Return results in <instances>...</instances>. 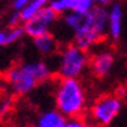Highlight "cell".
Segmentation results:
<instances>
[{
	"label": "cell",
	"mask_w": 127,
	"mask_h": 127,
	"mask_svg": "<svg viewBox=\"0 0 127 127\" xmlns=\"http://www.w3.org/2000/svg\"><path fill=\"white\" fill-rule=\"evenodd\" d=\"M110 1L101 0L88 14L67 13L59 18V23L68 31L73 43L87 53L102 46L106 38V17Z\"/></svg>",
	"instance_id": "obj_1"
},
{
	"label": "cell",
	"mask_w": 127,
	"mask_h": 127,
	"mask_svg": "<svg viewBox=\"0 0 127 127\" xmlns=\"http://www.w3.org/2000/svg\"><path fill=\"white\" fill-rule=\"evenodd\" d=\"M53 66L46 59H27L14 63L4 74V84L10 94L27 96L53 77Z\"/></svg>",
	"instance_id": "obj_2"
},
{
	"label": "cell",
	"mask_w": 127,
	"mask_h": 127,
	"mask_svg": "<svg viewBox=\"0 0 127 127\" xmlns=\"http://www.w3.org/2000/svg\"><path fill=\"white\" fill-rule=\"evenodd\" d=\"M53 105L67 120L82 119L90 106L88 91L82 80L57 78L53 84Z\"/></svg>",
	"instance_id": "obj_3"
},
{
	"label": "cell",
	"mask_w": 127,
	"mask_h": 127,
	"mask_svg": "<svg viewBox=\"0 0 127 127\" xmlns=\"http://www.w3.org/2000/svg\"><path fill=\"white\" fill-rule=\"evenodd\" d=\"M53 70L59 78L81 80L90 70V53L75 46L73 42L64 43L55 56Z\"/></svg>",
	"instance_id": "obj_4"
},
{
	"label": "cell",
	"mask_w": 127,
	"mask_h": 127,
	"mask_svg": "<svg viewBox=\"0 0 127 127\" xmlns=\"http://www.w3.org/2000/svg\"><path fill=\"white\" fill-rule=\"evenodd\" d=\"M123 109V101L116 94H102L88 106V122L94 127H109Z\"/></svg>",
	"instance_id": "obj_5"
},
{
	"label": "cell",
	"mask_w": 127,
	"mask_h": 127,
	"mask_svg": "<svg viewBox=\"0 0 127 127\" xmlns=\"http://www.w3.org/2000/svg\"><path fill=\"white\" fill-rule=\"evenodd\" d=\"M59 18H60L59 15L53 11L49 6H46L32 20L23 24L25 36L31 38V39H36L39 36L52 34V30L56 28L57 23H59Z\"/></svg>",
	"instance_id": "obj_6"
},
{
	"label": "cell",
	"mask_w": 127,
	"mask_h": 127,
	"mask_svg": "<svg viewBox=\"0 0 127 127\" xmlns=\"http://www.w3.org/2000/svg\"><path fill=\"white\" fill-rule=\"evenodd\" d=\"M116 64V55L112 48L99 46L90 55V71L96 78H106Z\"/></svg>",
	"instance_id": "obj_7"
},
{
	"label": "cell",
	"mask_w": 127,
	"mask_h": 127,
	"mask_svg": "<svg viewBox=\"0 0 127 127\" xmlns=\"http://www.w3.org/2000/svg\"><path fill=\"white\" fill-rule=\"evenodd\" d=\"M124 24V10L119 1H110L108 6L106 17V36L110 41H119L123 34Z\"/></svg>",
	"instance_id": "obj_8"
},
{
	"label": "cell",
	"mask_w": 127,
	"mask_h": 127,
	"mask_svg": "<svg viewBox=\"0 0 127 127\" xmlns=\"http://www.w3.org/2000/svg\"><path fill=\"white\" fill-rule=\"evenodd\" d=\"M96 3L98 0H52L48 1V6L59 17H62L67 13L88 14L96 6Z\"/></svg>",
	"instance_id": "obj_9"
},
{
	"label": "cell",
	"mask_w": 127,
	"mask_h": 127,
	"mask_svg": "<svg viewBox=\"0 0 127 127\" xmlns=\"http://www.w3.org/2000/svg\"><path fill=\"white\" fill-rule=\"evenodd\" d=\"M32 45H34V49L36 50V53L41 56V59L56 56L60 49L59 39L53 34H48L36 38V39H32Z\"/></svg>",
	"instance_id": "obj_10"
},
{
	"label": "cell",
	"mask_w": 127,
	"mask_h": 127,
	"mask_svg": "<svg viewBox=\"0 0 127 127\" xmlns=\"http://www.w3.org/2000/svg\"><path fill=\"white\" fill-rule=\"evenodd\" d=\"M67 119L63 117L56 109H45L36 115L35 120L28 127H66Z\"/></svg>",
	"instance_id": "obj_11"
},
{
	"label": "cell",
	"mask_w": 127,
	"mask_h": 127,
	"mask_svg": "<svg viewBox=\"0 0 127 127\" xmlns=\"http://www.w3.org/2000/svg\"><path fill=\"white\" fill-rule=\"evenodd\" d=\"M48 6V1L46 0H28L27 6L18 13V18H20V24L28 23L30 20H32L38 13L41 11L43 7Z\"/></svg>",
	"instance_id": "obj_12"
},
{
	"label": "cell",
	"mask_w": 127,
	"mask_h": 127,
	"mask_svg": "<svg viewBox=\"0 0 127 127\" xmlns=\"http://www.w3.org/2000/svg\"><path fill=\"white\" fill-rule=\"evenodd\" d=\"M24 36H25V32H24L23 25L8 27L7 30H4V43H6V46L18 43Z\"/></svg>",
	"instance_id": "obj_13"
},
{
	"label": "cell",
	"mask_w": 127,
	"mask_h": 127,
	"mask_svg": "<svg viewBox=\"0 0 127 127\" xmlns=\"http://www.w3.org/2000/svg\"><path fill=\"white\" fill-rule=\"evenodd\" d=\"M66 127H94V126L85 119V117H82V119L67 120V124H66Z\"/></svg>",
	"instance_id": "obj_14"
},
{
	"label": "cell",
	"mask_w": 127,
	"mask_h": 127,
	"mask_svg": "<svg viewBox=\"0 0 127 127\" xmlns=\"http://www.w3.org/2000/svg\"><path fill=\"white\" fill-rule=\"evenodd\" d=\"M27 3H28V0H14V1H11V3H10L11 13H17V14H18V13L27 6Z\"/></svg>",
	"instance_id": "obj_15"
},
{
	"label": "cell",
	"mask_w": 127,
	"mask_h": 127,
	"mask_svg": "<svg viewBox=\"0 0 127 127\" xmlns=\"http://www.w3.org/2000/svg\"><path fill=\"white\" fill-rule=\"evenodd\" d=\"M8 108H10V99H8L7 96H4V95H3V90L0 88V115L4 113Z\"/></svg>",
	"instance_id": "obj_16"
},
{
	"label": "cell",
	"mask_w": 127,
	"mask_h": 127,
	"mask_svg": "<svg viewBox=\"0 0 127 127\" xmlns=\"http://www.w3.org/2000/svg\"><path fill=\"white\" fill-rule=\"evenodd\" d=\"M6 43H4V30H0V49L4 48Z\"/></svg>",
	"instance_id": "obj_17"
}]
</instances>
